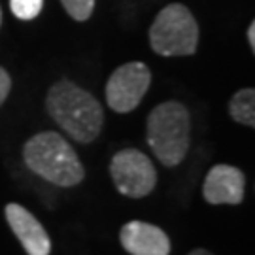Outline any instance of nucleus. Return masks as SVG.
Returning a JSON list of instances; mask_svg holds the SVG:
<instances>
[{
	"instance_id": "20e7f679",
	"label": "nucleus",
	"mask_w": 255,
	"mask_h": 255,
	"mask_svg": "<svg viewBox=\"0 0 255 255\" xmlns=\"http://www.w3.org/2000/svg\"><path fill=\"white\" fill-rule=\"evenodd\" d=\"M149 44L157 55L187 57L199 46V25L183 4H168L149 28Z\"/></svg>"
},
{
	"instance_id": "4468645a",
	"label": "nucleus",
	"mask_w": 255,
	"mask_h": 255,
	"mask_svg": "<svg viewBox=\"0 0 255 255\" xmlns=\"http://www.w3.org/2000/svg\"><path fill=\"white\" fill-rule=\"evenodd\" d=\"M248 42H250V47L252 51H255V23L252 21L250 27H248Z\"/></svg>"
},
{
	"instance_id": "ddd939ff",
	"label": "nucleus",
	"mask_w": 255,
	"mask_h": 255,
	"mask_svg": "<svg viewBox=\"0 0 255 255\" xmlns=\"http://www.w3.org/2000/svg\"><path fill=\"white\" fill-rule=\"evenodd\" d=\"M9 89H11V80H9V74L0 66V106L4 104V101L8 99Z\"/></svg>"
},
{
	"instance_id": "f03ea898",
	"label": "nucleus",
	"mask_w": 255,
	"mask_h": 255,
	"mask_svg": "<svg viewBox=\"0 0 255 255\" xmlns=\"http://www.w3.org/2000/svg\"><path fill=\"white\" fill-rule=\"evenodd\" d=\"M23 159L32 172L59 187H74L85 176L74 147L53 130L28 138L23 147Z\"/></svg>"
},
{
	"instance_id": "f257e3e1",
	"label": "nucleus",
	"mask_w": 255,
	"mask_h": 255,
	"mask_svg": "<svg viewBox=\"0 0 255 255\" xmlns=\"http://www.w3.org/2000/svg\"><path fill=\"white\" fill-rule=\"evenodd\" d=\"M46 106L55 123L80 144H89L101 134L104 110L89 91L61 80L47 91Z\"/></svg>"
},
{
	"instance_id": "2eb2a0df",
	"label": "nucleus",
	"mask_w": 255,
	"mask_h": 255,
	"mask_svg": "<svg viewBox=\"0 0 255 255\" xmlns=\"http://www.w3.org/2000/svg\"><path fill=\"white\" fill-rule=\"evenodd\" d=\"M189 255H214V254H210L208 250H193Z\"/></svg>"
},
{
	"instance_id": "1a4fd4ad",
	"label": "nucleus",
	"mask_w": 255,
	"mask_h": 255,
	"mask_svg": "<svg viewBox=\"0 0 255 255\" xmlns=\"http://www.w3.org/2000/svg\"><path fill=\"white\" fill-rule=\"evenodd\" d=\"M121 246L130 255H168L170 240L163 229L146 221H128L121 229Z\"/></svg>"
},
{
	"instance_id": "39448f33",
	"label": "nucleus",
	"mask_w": 255,
	"mask_h": 255,
	"mask_svg": "<svg viewBox=\"0 0 255 255\" xmlns=\"http://www.w3.org/2000/svg\"><path fill=\"white\" fill-rule=\"evenodd\" d=\"M110 174L118 191L130 199L149 195L157 183V172L151 159L134 147L121 149L112 157Z\"/></svg>"
},
{
	"instance_id": "7ed1b4c3",
	"label": "nucleus",
	"mask_w": 255,
	"mask_h": 255,
	"mask_svg": "<svg viewBox=\"0 0 255 255\" xmlns=\"http://www.w3.org/2000/svg\"><path fill=\"white\" fill-rule=\"evenodd\" d=\"M189 128V112L178 101L161 102L147 116V144L164 166H178L187 155Z\"/></svg>"
},
{
	"instance_id": "0eeeda50",
	"label": "nucleus",
	"mask_w": 255,
	"mask_h": 255,
	"mask_svg": "<svg viewBox=\"0 0 255 255\" xmlns=\"http://www.w3.org/2000/svg\"><path fill=\"white\" fill-rule=\"evenodd\" d=\"M246 176L233 164H216L206 174L202 195L210 204H240L244 201Z\"/></svg>"
},
{
	"instance_id": "9b49d317",
	"label": "nucleus",
	"mask_w": 255,
	"mask_h": 255,
	"mask_svg": "<svg viewBox=\"0 0 255 255\" xmlns=\"http://www.w3.org/2000/svg\"><path fill=\"white\" fill-rule=\"evenodd\" d=\"M42 6H44V0H9L11 13L23 21L36 19L42 11Z\"/></svg>"
},
{
	"instance_id": "423d86ee",
	"label": "nucleus",
	"mask_w": 255,
	"mask_h": 255,
	"mask_svg": "<svg viewBox=\"0 0 255 255\" xmlns=\"http://www.w3.org/2000/svg\"><path fill=\"white\" fill-rule=\"evenodd\" d=\"M151 83V72L144 63H127L110 76L106 102L114 112L127 114L136 108Z\"/></svg>"
},
{
	"instance_id": "dca6fc26",
	"label": "nucleus",
	"mask_w": 255,
	"mask_h": 255,
	"mask_svg": "<svg viewBox=\"0 0 255 255\" xmlns=\"http://www.w3.org/2000/svg\"><path fill=\"white\" fill-rule=\"evenodd\" d=\"M0 25H2V8H0Z\"/></svg>"
},
{
	"instance_id": "9d476101",
	"label": "nucleus",
	"mask_w": 255,
	"mask_h": 255,
	"mask_svg": "<svg viewBox=\"0 0 255 255\" xmlns=\"http://www.w3.org/2000/svg\"><path fill=\"white\" fill-rule=\"evenodd\" d=\"M229 112L231 118L248 125V127H255V91L252 87L248 89H240V91L231 99L229 102Z\"/></svg>"
},
{
	"instance_id": "6e6552de",
	"label": "nucleus",
	"mask_w": 255,
	"mask_h": 255,
	"mask_svg": "<svg viewBox=\"0 0 255 255\" xmlns=\"http://www.w3.org/2000/svg\"><path fill=\"white\" fill-rule=\"evenodd\" d=\"M4 216L8 219L13 235L17 237L21 246L28 255H49L51 252V238L44 225L38 221L27 208L21 204L9 202L4 208Z\"/></svg>"
},
{
	"instance_id": "f8f14e48",
	"label": "nucleus",
	"mask_w": 255,
	"mask_h": 255,
	"mask_svg": "<svg viewBox=\"0 0 255 255\" xmlns=\"http://www.w3.org/2000/svg\"><path fill=\"white\" fill-rule=\"evenodd\" d=\"M66 13L76 21H87L95 9V0H61Z\"/></svg>"
}]
</instances>
